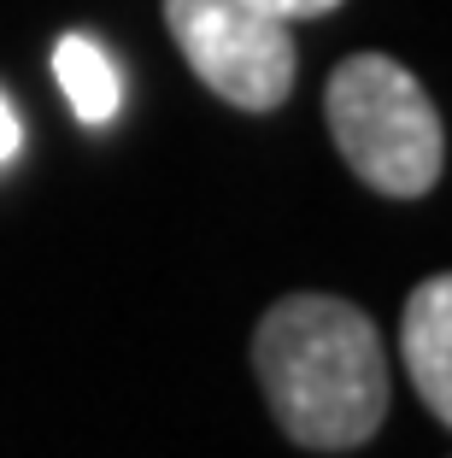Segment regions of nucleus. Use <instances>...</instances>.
<instances>
[{
  "instance_id": "1",
  "label": "nucleus",
  "mask_w": 452,
  "mask_h": 458,
  "mask_svg": "<svg viewBox=\"0 0 452 458\" xmlns=\"http://www.w3.org/2000/svg\"><path fill=\"white\" fill-rule=\"evenodd\" d=\"M253 370L294 446L353 453L388 418L382 329L353 300L288 294L253 329Z\"/></svg>"
},
{
  "instance_id": "2",
  "label": "nucleus",
  "mask_w": 452,
  "mask_h": 458,
  "mask_svg": "<svg viewBox=\"0 0 452 458\" xmlns=\"http://www.w3.org/2000/svg\"><path fill=\"white\" fill-rule=\"evenodd\" d=\"M335 153L353 165L359 182L394 200H417L440 182L447 135L429 89L388 54H353L329 71L323 89Z\"/></svg>"
},
{
  "instance_id": "3",
  "label": "nucleus",
  "mask_w": 452,
  "mask_h": 458,
  "mask_svg": "<svg viewBox=\"0 0 452 458\" xmlns=\"http://www.w3.org/2000/svg\"><path fill=\"white\" fill-rule=\"evenodd\" d=\"M171 41L217 100L241 112H277L294 95V36L282 18L247 0H165Z\"/></svg>"
},
{
  "instance_id": "4",
  "label": "nucleus",
  "mask_w": 452,
  "mask_h": 458,
  "mask_svg": "<svg viewBox=\"0 0 452 458\" xmlns=\"http://www.w3.org/2000/svg\"><path fill=\"white\" fill-rule=\"evenodd\" d=\"M399 359L435 423H452V283L423 276L399 318Z\"/></svg>"
},
{
  "instance_id": "5",
  "label": "nucleus",
  "mask_w": 452,
  "mask_h": 458,
  "mask_svg": "<svg viewBox=\"0 0 452 458\" xmlns=\"http://www.w3.org/2000/svg\"><path fill=\"white\" fill-rule=\"evenodd\" d=\"M54 77H59V89H65V100H71V112H77V123L100 130V123L118 118L124 77H118V59H112L94 36L71 30V36L54 41Z\"/></svg>"
},
{
  "instance_id": "6",
  "label": "nucleus",
  "mask_w": 452,
  "mask_h": 458,
  "mask_svg": "<svg viewBox=\"0 0 452 458\" xmlns=\"http://www.w3.org/2000/svg\"><path fill=\"white\" fill-rule=\"evenodd\" d=\"M247 6H259V13L282 18V24H300V18H323V13H335L341 0H247Z\"/></svg>"
},
{
  "instance_id": "7",
  "label": "nucleus",
  "mask_w": 452,
  "mask_h": 458,
  "mask_svg": "<svg viewBox=\"0 0 452 458\" xmlns=\"http://www.w3.org/2000/svg\"><path fill=\"white\" fill-rule=\"evenodd\" d=\"M18 148H24V123H18L13 100L0 95V165H13V159H18Z\"/></svg>"
}]
</instances>
